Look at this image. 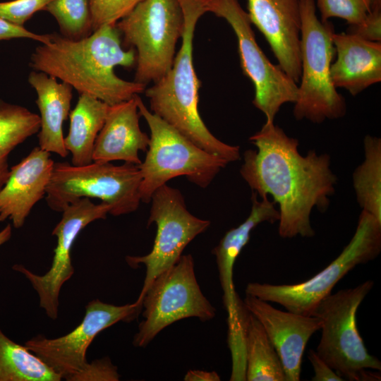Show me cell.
Returning a JSON list of instances; mask_svg holds the SVG:
<instances>
[{"label":"cell","mask_w":381,"mask_h":381,"mask_svg":"<svg viewBox=\"0 0 381 381\" xmlns=\"http://www.w3.org/2000/svg\"><path fill=\"white\" fill-rule=\"evenodd\" d=\"M249 140L256 150L244 152L240 174L258 196L270 195L278 204L279 235L314 236L312 210H327L337 181L329 155L315 150L301 155L298 140L274 122H265Z\"/></svg>","instance_id":"1"},{"label":"cell","mask_w":381,"mask_h":381,"mask_svg":"<svg viewBox=\"0 0 381 381\" xmlns=\"http://www.w3.org/2000/svg\"><path fill=\"white\" fill-rule=\"evenodd\" d=\"M37 46L30 56L33 71L70 85L80 94L93 96L109 106L127 101L146 85L118 77L114 68L136 64L135 49L125 50L116 25H106L89 35L73 40L58 33Z\"/></svg>","instance_id":"2"},{"label":"cell","mask_w":381,"mask_h":381,"mask_svg":"<svg viewBox=\"0 0 381 381\" xmlns=\"http://www.w3.org/2000/svg\"><path fill=\"white\" fill-rule=\"evenodd\" d=\"M184 17L181 45L171 69L145 90L151 111L176 129L197 146L225 159H240L238 146L216 138L204 123L198 111L200 81L193 66V44L198 19L207 12V0H179Z\"/></svg>","instance_id":"3"},{"label":"cell","mask_w":381,"mask_h":381,"mask_svg":"<svg viewBox=\"0 0 381 381\" xmlns=\"http://www.w3.org/2000/svg\"><path fill=\"white\" fill-rule=\"evenodd\" d=\"M373 280L325 297L313 315L321 322L315 351L344 380H380L381 362L370 354L356 325L358 308L372 290Z\"/></svg>","instance_id":"4"},{"label":"cell","mask_w":381,"mask_h":381,"mask_svg":"<svg viewBox=\"0 0 381 381\" xmlns=\"http://www.w3.org/2000/svg\"><path fill=\"white\" fill-rule=\"evenodd\" d=\"M301 15V77L294 116L321 123L343 117L345 99L334 85L331 65L336 55L334 25L316 14L315 0H299Z\"/></svg>","instance_id":"5"},{"label":"cell","mask_w":381,"mask_h":381,"mask_svg":"<svg viewBox=\"0 0 381 381\" xmlns=\"http://www.w3.org/2000/svg\"><path fill=\"white\" fill-rule=\"evenodd\" d=\"M138 107L150 131V144L141 174V202L149 203L154 192L174 178L184 176L200 188L207 187L229 162L197 146L150 111L138 95Z\"/></svg>","instance_id":"6"},{"label":"cell","mask_w":381,"mask_h":381,"mask_svg":"<svg viewBox=\"0 0 381 381\" xmlns=\"http://www.w3.org/2000/svg\"><path fill=\"white\" fill-rule=\"evenodd\" d=\"M381 251V222L362 210L354 234L330 264L309 279L294 284L248 283L246 294L283 306L286 310L312 316L318 303L358 265L375 259Z\"/></svg>","instance_id":"7"},{"label":"cell","mask_w":381,"mask_h":381,"mask_svg":"<svg viewBox=\"0 0 381 381\" xmlns=\"http://www.w3.org/2000/svg\"><path fill=\"white\" fill-rule=\"evenodd\" d=\"M141 174L138 165L92 162L75 166L54 162L45 200L53 210L61 212L80 198H97L110 207L114 216L135 212L141 202Z\"/></svg>","instance_id":"8"},{"label":"cell","mask_w":381,"mask_h":381,"mask_svg":"<svg viewBox=\"0 0 381 381\" xmlns=\"http://www.w3.org/2000/svg\"><path fill=\"white\" fill-rule=\"evenodd\" d=\"M116 26L126 44L135 48V81L154 83L171 69L184 28L179 0H143Z\"/></svg>","instance_id":"9"},{"label":"cell","mask_w":381,"mask_h":381,"mask_svg":"<svg viewBox=\"0 0 381 381\" xmlns=\"http://www.w3.org/2000/svg\"><path fill=\"white\" fill-rule=\"evenodd\" d=\"M142 310L143 320L133 340L136 347L147 346L162 330L182 319L205 322L214 318L216 309L200 289L190 254L182 255L154 279L143 297Z\"/></svg>","instance_id":"10"},{"label":"cell","mask_w":381,"mask_h":381,"mask_svg":"<svg viewBox=\"0 0 381 381\" xmlns=\"http://www.w3.org/2000/svg\"><path fill=\"white\" fill-rule=\"evenodd\" d=\"M150 202L147 226L154 223L157 226L152 248L145 255L126 257L131 267L142 265L145 267L143 285L134 302L141 310L145 294L154 279L174 265L186 247L210 225L209 220L192 214L181 191L167 184L154 192Z\"/></svg>","instance_id":"11"},{"label":"cell","mask_w":381,"mask_h":381,"mask_svg":"<svg viewBox=\"0 0 381 381\" xmlns=\"http://www.w3.org/2000/svg\"><path fill=\"white\" fill-rule=\"evenodd\" d=\"M207 12L227 21L238 42V51L243 74L253 83V105L274 122L282 105L294 103L298 85L278 65L273 64L258 46L248 13L238 0H207Z\"/></svg>","instance_id":"12"},{"label":"cell","mask_w":381,"mask_h":381,"mask_svg":"<svg viewBox=\"0 0 381 381\" xmlns=\"http://www.w3.org/2000/svg\"><path fill=\"white\" fill-rule=\"evenodd\" d=\"M141 310L134 303L116 306L92 300L85 306L83 320L71 332L54 339L38 335L24 345L62 379L74 381L89 363L86 353L95 337L119 322L134 320Z\"/></svg>","instance_id":"13"},{"label":"cell","mask_w":381,"mask_h":381,"mask_svg":"<svg viewBox=\"0 0 381 381\" xmlns=\"http://www.w3.org/2000/svg\"><path fill=\"white\" fill-rule=\"evenodd\" d=\"M109 211L110 207L107 203L95 204L87 198L69 204L61 212L62 217L52 231L57 243L48 271L39 275L22 265L13 266L14 270L29 280L38 294L40 306L49 318L55 320L58 317L61 287L74 273L71 254L75 241L85 226L94 221L105 219Z\"/></svg>","instance_id":"14"},{"label":"cell","mask_w":381,"mask_h":381,"mask_svg":"<svg viewBox=\"0 0 381 381\" xmlns=\"http://www.w3.org/2000/svg\"><path fill=\"white\" fill-rule=\"evenodd\" d=\"M243 303L264 328L280 358L286 381L300 380L303 356L312 335L320 329V319L277 309L249 295Z\"/></svg>","instance_id":"15"},{"label":"cell","mask_w":381,"mask_h":381,"mask_svg":"<svg viewBox=\"0 0 381 381\" xmlns=\"http://www.w3.org/2000/svg\"><path fill=\"white\" fill-rule=\"evenodd\" d=\"M252 24L267 41L279 66L296 83L301 77L299 0H248Z\"/></svg>","instance_id":"16"},{"label":"cell","mask_w":381,"mask_h":381,"mask_svg":"<svg viewBox=\"0 0 381 381\" xmlns=\"http://www.w3.org/2000/svg\"><path fill=\"white\" fill-rule=\"evenodd\" d=\"M54 164L50 152L37 146L11 167L0 190V222L9 219L16 229L24 225L34 205L46 195Z\"/></svg>","instance_id":"17"},{"label":"cell","mask_w":381,"mask_h":381,"mask_svg":"<svg viewBox=\"0 0 381 381\" xmlns=\"http://www.w3.org/2000/svg\"><path fill=\"white\" fill-rule=\"evenodd\" d=\"M138 95L109 106L104 125L94 146L92 159L97 162L121 160L140 165L139 152H146L150 137L141 131Z\"/></svg>","instance_id":"18"},{"label":"cell","mask_w":381,"mask_h":381,"mask_svg":"<svg viewBox=\"0 0 381 381\" xmlns=\"http://www.w3.org/2000/svg\"><path fill=\"white\" fill-rule=\"evenodd\" d=\"M337 58L331 65L336 88L356 96L381 81V42L361 39L346 32L334 33Z\"/></svg>","instance_id":"19"},{"label":"cell","mask_w":381,"mask_h":381,"mask_svg":"<svg viewBox=\"0 0 381 381\" xmlns=\"http://www.w3.org/2000/svg\"><path fill=\"white\" fill-rule=\"evenodd\" d=\"M45 73L32 71L28 83L37 94L40 127L37 133L39 147L63 158L68 152L64 145L63 123L69 116L73 87Z\"/></svg>","instance_id":"20"},{"label":"cell","mask_w":381,"mask_h":381,"mask_svg":"<svg viewBox=\"0 0 381 381\" xmlns=\"http://www.w3.org/2000/svg\"><path fill=\"white\" fill-rule=\"evenodd\" d=\"M252 191V207L250 214L238 226L229 230L217 246L212 249L215 256L219 279L223 291L224 308H234L239 297L235 290L233 272L236 260L243 248L248 243L253 230L262 222L274 224L279 219V212L268 196L260 198Z\"/></svg>","instance_id":"21"},{"label":"cell","mask_w":381,"mask_h":381,"mask_svg":"<svg viewBox=\"0 0 381 381\" xmlns=\"http://www.w3.org/2000/svg\"><path fill=\"white\" fill-rule=\"evenodd\" d=\"M109 105L87 94H80L74 109L70 111L68 133L64 145L71 154L75 166L93 162L92 155L96 138L102 129Z\"/></svg>","instance_id":"22"},{"label":"cell","mask_w":381,"mask_h":381,"mask_svg":"<svg viewBox=\"0 0 381 381\" xmlns=\"http://www.w3.org/2000/svg\"><path fill=\"white\" fill-rule=\"evenodd\" d=\"M246 380L286 381L273 345L258 320L246 308L243 318Z\"/></svg>","instance_id":"23"},{"label":"cell","mask_w":381,"mask_h":381,"mask_svg":"<svg viewBox=\"0 0 381 381\" xmlns=\"http://www.w3.org/2000/svg\"><path fill=\"white\" fill-rule=\"evenodd\" d=\"M40 127L39 115L24 107L0 100V190L10 175V153L37 133Z\"/></svg>","instance_id":"24"},{"label":"cell","mask_w":381,"mask_h":381,"mask_svg":"<svg viewBox=\"0 0 381 381\" xmlns=\"http://www.w3.org/2000/svg\"><path fill=\"white\" fill-rule=\"evenodd\" d=\"M364 160L353 173V186L362 209L381 222V139L365 135Z\"/></svg>","instance_id":"25"},{"label":"cell","mask_w":381,"mask_h":381,"mask_svg":"<svg viewBox=\"0 0 381 381\" xmlns=\"http://www.w3.org/2000/svg\"><path fill=\"white\" fill-rule=\"evenodd\" d=\"M61 377L0 329V381H60Z\"/></svg>","instance_id":"26"},{"label":"cell","mask_w":381,"mask_h":381,"mask_svg":"<svg viewBox=\"0 0 381 381\" xmlns=\"http://www.w3.org/2000/svg\"><path fill=\"white\" fill-rule=\"evenodd\" d=\"M44 10L54 17L64 37L78 40L92 32L89 0H50Z\"/></svg>","instance_id":"27"},{"label":"cell","mask_w":381,"mask_h":381,"mask_svg":"<svg viewBox=\"0 0 381 381\" xmlns=\"http://www.w3.org/2000/svg\"><path fill=\"white\" fill-rule=\"evenodd\" d=\"M320 14V20L331 18L345 20L349 25L363 22L371 11L370 0H315Z\"/></svg>","instance_id":"28"},{"label":"cell","mask_w":381,"mask_h":381,"mask_svg":"<svg viewBox=\"0 0 381 381\" xmlns=\"http://www.w3.org/2000/svg\"><path fill=\"white\" fill-rule=\"evenodd\" d=\"M143 0H89L92 31L116 23Z\"/></svg>","instance_id":"29"},{"label":"cell","mask_w":381,"mask_h":381,"mask_svg":"<svg viewBox=\"0 0 381 381\" xmlns=\"http://www.w3.org/2000/svg\"><path fill=\"white\" fill-rule=\"evenodd\" d=\"M50 0H13L0 2V18L20 27L37 11L44 10Z\"/></svg>","instance_id":"30"},{"label":"cell","mask_w":381,"mask_h":381,"mask_svg":"<svg viewBox=\"0 0 381 381\" xmlns=\"http://www.w3.org/2000/svg\"><path fill=\"white\" fill-rule=\"evenodd\" d=\"M119 377L117 367L105 357L89 362L74 381H118Z\"/></svg>","instance_id":"31"},{"label":"cell","mask_w":381,"mask_h":381,"mask_svg":"<svg viewBox=\"0 0 381 381\" xmlns=\"http://www.w3.org/2000/svg\"><path fill=\"white\" fill-rule=\"evenodd\" d=\"M346 33L361 39L381 42V7L371 9L365 20L359 24L349 25Z\"/></svg>","instance_id":"32"},{"label":"cell","mask_w":381,"mask_h":381,"mask_svg":"<svg viewBox=\"0 0 381 381\" xmlns=\"http://www.w3.org/2000/svg\"><path fill=\"white\" fill-rule=\"evenodd\" d=\"M49 34H37L24 27L15 25L0 18V41L14 38H28L40 43H45L49 40Z\"/></svg>","instance_id":"33"},{"label":"cell","mask_w":381,"mask_h":381,"mask_svg":"<svg viewBox=\"0 0 381 381\" xmlns=\"http://www.w3.org/2000/svg\"><path fill=\"white\" fill-rule=\"evenodd\" d=\"M308 358L314 370V376L311 379L312 381L344 380L318 356L315 350H309Z\"/></svg>","instance_id":"34"},{"label":"cell","mask_w":381,"mask_h":381,"mask_svg":"<svg viewBox=\"0 0 381 381\" xmlns=\"http://www.w3.org/2000/svg\"><path fill=\"white\" fill-rule=\"evenodd\" d=\"M220 376L215 371L190 370L184 376L186 381H219Z\"/></svg>","instance_id":"35"},{"label":"cell","mask_w":381,"mask_h":381,"mask_svg":"<svg viewBox=\"0 0 381 381\" xmlns=\"http://www.w3.org/2000/svg\"><path fill=\"white\" fill-rule=\"evenodd\" d=\"M11 235L12 227L8 224L0 231V246L7 242L11 238Z\"/></svg>","instance_id":"36"},{"label":"cell","mask_w":381,"mask_h":381,"mask_svg":"<svg viewBox=\"0 0 381 381\" xmlns=\"http://www.w3.org/2000/svg\"><path fill=\"white\" fill-rule=\"evenodd\" d=\"M371 1V9L381 7V0H370Z\"/></svg>","instance_id":"37"}]
</instances>
